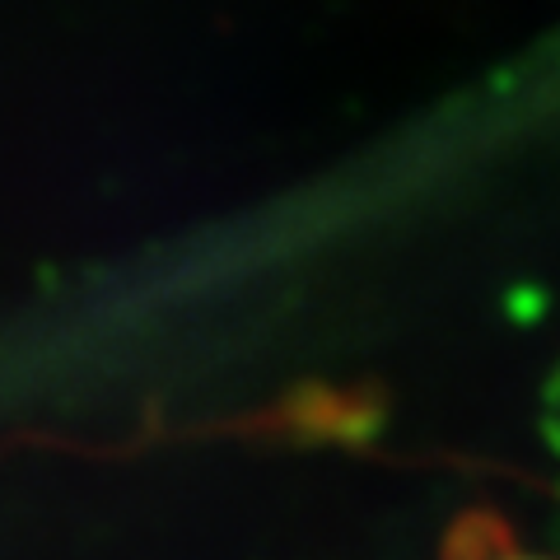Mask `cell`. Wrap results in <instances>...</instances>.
Segmentation results:
<instances>
[{"mask_svg": "<svg viewBox=\"0 0 560 560\" xmlns=\"http://www.w3.org/2000/svg\"><path fill=\"white\" fill-rule=\"evenodd\" d=\"M440 560H560L551 551H537L533 541H523L500 514H463L444 537Z\"/></svg>", "mask_w": 560, "mask_h": 560, "instance_id": "1", "label": "cell"}]
</instances>
